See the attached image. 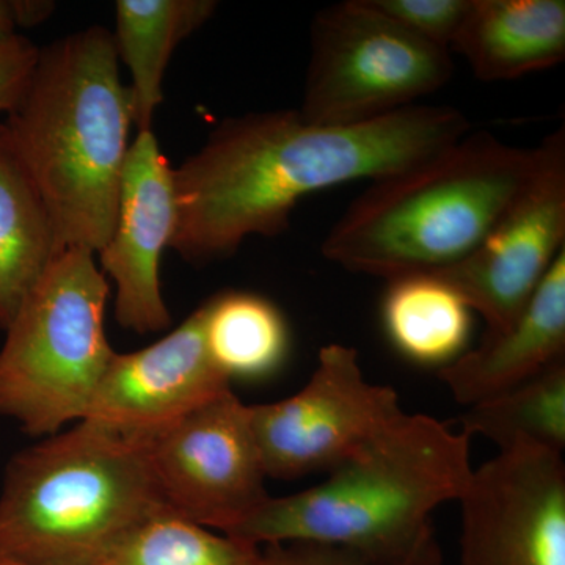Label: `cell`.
<instances>
[{
	"label": "cell",
	"mask_w": 565,
	"mask_h": 565,
	"mask_svg": "<svg viewBox=\"0 0 565 565\" xmlns=\"http://www.w3.org/2000/svg\"><path fill=\"white\" fill-rule=\"evenodd\" d=\"M471 132L449 106L407 107L356 126H319L299 110L228 118L174 169L170 248L193 264L230 258L252 236H277L300 200L392 177Z\"/></svg>",
	"instance_id": "cell-1"
},
{
	"label": "cell",
	"mask_w": 565,
	"mask_h": 565,
	"mask_svg": "<svg viewBox=\"0 0 565 565\" xmlns=\"http://www.w3.org/2000/svg\"><path fill=\"white\" fill-rule=\"evenodd\" d=\"M471 475L467 434L404 412L326 481L270 497L226 535L256 546H337L367 565H444L433 514L460 500Z\"/></svg>",
	"instance_id": "cell-2"
},
{
	"label": "cell",
	"mask_w": 565,
	"mask_h": 565,
	"mask_svg": "<svg viewBox=\"0 0 565 565\" xmlns=\"http://www.w3.org/2000/svg\"><path fill=\"white\" fill-rule=\"evenodd\" d=\"M0 132L50 212L58 248L98 253L117 218L134 125L114 36L93 25L39 47Z\"/></svg>",
	"instance_id": "cell-3"
},
{
	"label": "cell",
	"mask_w": 565,
	"mask_h": 565,
	"mask_svg": "<svg viewBox=\"0 0 565 565\" xmlns=\"http://www.w3.org/2000/svg\"><path fill=\"white\" fill-rule=\"evenodd\" d=\"M535 148L468 132L451 147L373 181L322 241L326 259L386 281L462 262L533 173Z\"/></svg>",
	"instance_id": "cell-4"
},
{
	"label": "cell",
	"mask_w": 565,
	"mask_h": 565,
	"mask_svg": "<svg viewBox=\"0 0 565 565\" xmlns=\"http://www.w3.org/2000/svg\"><path fill=\"white\" fill-rule=\"evenodd\" d=\"M166 508L143 446L88 422L22 449L0 492V559L85 565Z\"/></svg>",
	"instance_id": "cell-5"
},
{
	"label": "cell",
	"mask_w": 565,
	"mask_h": 565,
	"mask_svg": "<svg viewBox=\"0 0 565 565\" xmlns=\"http://www.w3.org/2000/svg\"><path fill=\"white\" fill-rule=\"evenodd\" d=\"M95 253H58L6 330L0 416L51 437L87 415L115 351L106 333L110 285Z\"/></svg>",
	"instance_id": "cell-6"
},
{
	"label": "cell",
	"mask_w": 565,
	"mask_h": 565,
	"mask_svg": "<svg viewBox=\"0 0 565 565\" xmlns=\"http://www.w3.org/2000/svg\"><path fill=\"white\" fill-rule=\"evenodd\" d=\"M452 73L451 51L405 31L370 0H345L311 24L299 111L319 126L363 125L415 106Z\"/></svg>",
	"instance_id": "cell-7"
},
{
	"label": "cell",
	"mask_w": 565,
	"mask_h": 565,
	"mask_svg": "<svg viewBox=\"0 0 565 565\" xmlns=\"http://www.w3.org/2000/svg\"><path fill=\"white\" fill-rule=\"evenodd\" d=\"M404 414L399 396L371 384L351 345L327 344L303 388L278 403L250 405L267 478L333 470Z\"/></svg>",
	"instance_id": "cell-8"
},
{
	"label": "cell",
	"mask_w": 565,
	"mask_h": 565,
	"mask_svg": "<svg viewBox=\"0 0 565 565\" xmlns=\"http://www.w3.org/2000/svg\"><path fill=\"white\" fill-rule=\"evenodd\" d=\"M169 511L230 534L267 500L250 405L233 390L141 445Z\"/></svg>",
	"instance_id": "cell-9"
},
{
	"label": "cell",
	"mask_w": 565,
	"mask_h": 565,
	"mask_svg": "<svg viewBox=\"0 0 565 565\" xmlns=\"http://www.w3.org/2000/svg\"><path fill=\"white\" fill-rule=\"evenodd\" d=\"M533 173L514 203L462 262L429 273L448 282L487 322L508 329L544 280L565 244V132L539 147Z\"/></svg>",
	"instance_id": "cell-10"
},
{
	"label": "cell",
	"mask_w": 565,
	"mask_h": 565,
	"mask_svg": "<svg viewBox=\"0 0 565 565\" xmlns=\"http://www.w3.org/2000/svg\"><path fill=\"white\" fill-rule=\"evenodd\" d=\"M460 565H565V463L541 446L503 449L459 500Z\"/></svg>",
	"instance_id": "cell-11"
},
{
	"label": "cell",
	"mask_w": 565,
	"mask_h": 565,
	"mask_svg": "<svg viewBox=\"0 0 565 565\" xmlns=\"http://www.w3.org/2000/svg\"><path fill=\"white\" fill-rule=\"evenodd\" d=\"M200 307L148 348L115 352L82 422L143 445L232 390L212 362Z\"/></svg>",
	"instance_id": "cell-12"
},
{
	"label": "cell",
	"mask_w": 565,
	"mask_h": 565,
	"mask_svg": "<svg viewBox=\"0 0 565 565\" xmlns=\"http://www.w3.org/2000/svg\"><path fill=\"white\" fill-rule=\"evenodd\" d=\"M174 221V169L154 132L139 131L122 169L114 230L96 253L99 269L115 285V318L129 332L159 333L172 322L159 273Z\"/></svg>",
	"instance_id": "cell-13"
},
{
	"label": "cell",
	"mask_w": 565,
	"mask_h": 565,
	"mask_svg": "<svg viewBox=\"0 0 565 565\" xmlns=\"http://www.w3.org/2000/svg\"><path fill=\"white\" fill-rule=\"evenodd\" d=\"M565 359V248L508 329L441 367L438 377L457 403L473 405L505 392Z\"/></svg>",
	"instance_id": "cell-14"
},
{
	"label": "cell",
	"mask_w": 565,
	"mask_h": 565,
	"mask_svg": "<svg viewBox=\"0 0 565 565\" xmlns=\"http://www.w3.org/2000/svg\"><path fill=\"white\" fill-rule=\"evenodd\" d=\"M451 51L484 82L553 68L565 57V2L471 0Z\"/></svg>",
	"instance_id": "cell-15"
},
{
	"label": "cell",
	"mask_w": 565,
	"mask_h": 565,
	"mask_svg": "<svg viewBox=\"0 0 565 565\" xmlns=\"http://www.w3.org/2000/svg\"><path fill=\"white\" fill-rule=\"evenodd\" d=\"M215 0H118L115 51L131 73L134 125L152 131L163 99V77L174 50L214 17Z\"/></svg>",
	"instance_id": "cell-16"
},
{
	"label": "cell",
	"mask_w": 565,
	"mask_h": 565,
	"mask_svg": "<svg viewBox=\"0 0 565 565\" xmlns=\"http://www.w3.org/2000/svg\"><path fill=\"white\" fill-rule=\"evenodd\" d=\"M50 212L0 132V330L57 258Z\"/></svg>",
	"instance_id": "cell-17"
},
{
	"label": "cell",
	"mask_w": 565,
	"mask_h": 565,
	"mask_svg": "<svg viewBox=\"0 0 565 565\" xmlns=\"http://www.w3.org/2000/svg\"><path fill=\"white\" fill-rule=\"evenodd\" d=\"M382 316L394 348L419 364L446 366L455 362L470 337V308L448 282L434 274L390 280Z\"/></svg>",
	"instance_id": "cell-18"
},
{
	"label": "cell",
	"mask_w": 565,
	"mask_h": 565,
	"mask_svg": "<svg viewBox=\"0 0 565 565\" xmlns=\"http://www.w3.org/2000/svg\"><path fill=\"white\" fill-rule=\"evenodd\" d=\"M204 341L230 382L259 381L280 370L289 352L285 316L266 297L228 291L203 305Z\"/></svg>",
	"instance_id": "cell-19"
},
{
	"label": "cell",
	"mask_w": 565,
	"mask_h": 565,
	"mask_svg": "<svg viewBox=\"0 0 565 565\" xmlns=\"http://www.w3.org/2000/svg\"><path fill=\"white\" fill-rule=\"evenodd\" d=\"M462 433L479 435L500 451L531 445L563 455L565 448V359L542 373L468 407Z\"/></svg>",
	"instance_id": "cell-20"
},
{
	"label": "cell",
	"mask_w": 565,
	"mask_h": 565,
	"mask_svg": "<svg viewBox=\"0 0 565 565\" xmlns=\"http://www.w3.org/2000/svg\"><path fill=\"white\" fill-rule=\"evenodd\" d=\"M259 550L163 508L128 527L85 565H253Z\"/></svg>",
	"instance_id": "cell-21"
},
{
	"label": "cell",
	"mask_w": 565,
	"mask_h": 565,
	"mask_svg": "<svg viewBox=\"0 0 565 565\" xmlns=\"http://www.w3.org/2000/svg\"><path fill=\"white\" fill-rule=\"evenodd\" d=\"M405 31L427 43L451 51L462 29L471 0H370Z\"/></svg>",
	"instance_id": "cell-22"
},
{
	"label": "cell",
	"mask_w": 565,
	"mask_h": 565,
	"mask_svg": "<svg viewBox=\"0 0 565 565\" xmlns=\"http://www.w3.org/2000/svg\"><path fill=\"white\" fill-rule=\"evenodd\" d=\"M36 55L39 46L22 35L0 46V114H7L20 98Z\"/></svg>",
	"instance_id": "cell-23"
},
{
	"label": "cell",
	"mask_w": 565,
	"mask_h": 565,
	"mask_svg": "<svg viewBox=\"0 0 565 565\" xmlns=\"http://www.w3.org/2000/svg\"><path fill=\"white\" fill-rule=\"evenodd\" d=\"M253 565H367L362 557L337 546L277 544L262 546Z\"/></svg>",
	"instance_id": "cell-24"
},
{
	"label": "cell",
	"mask_w": 565,
	"mask_h": 565,
	"mask_svg": "<svg viewBox=\"0 0 565 565\" xmlns=\"http://www.w3.org/2000/svg\"><path fill=\"white\" fill-rule=\"evenodd\" d=\"M17 28H33L54 13L55 3L47 0H10Z\"/></svg>",
	"instance_id": "cell-25"
},
{
	"label": "cell",
	"mask_w": 565,
	"mask_h": 565,
	"mask_svg": "<svg viewBox=\"0 0 565 565\" xmlns=\"http://www.w3.org/2000/svg\"><path fill=\"white\" fill-rule=\"evenodd\" d=\"M17 29L10 0H0V46L9 43L14 36L20 35Z\"/></svg>",
	"instance_id": "cell-26"
},
{
	"label": "cell",
	"mask_w": 565,
	"mask_h": 565,
	"mask_svg": "<svg viewBox=\"0 0 565 565\" xmlns=\"http://www.w3.org/2000/svg\"><path fill=\"white\" fill-rule=\"evenodd\" d=\"M0 565H29V564H21V563H14V561L0 559Z\"/></svg>",
	"instance_id": "cell-27"
}]
</instances>
